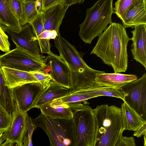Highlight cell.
Wrapping results in <instances>:
<instances>
[{
  "label": "cell",
  "mask_w": 146,
  "mask_h": 146,
  "mask_svg": "<svg viewBox=\"0 0 146 146\" xmlns=\"http://www.w3.org/2000/svg\"><path fill=\"white\" fill-rule=\"evenodd\" d=\"M130 40L122 25L111 22L99 36L90 54L112 67L114 73L125 72L128 66L127 47Z\"/></svg>",
  "instance_id": "1"
},
{
  "label": "cell",
  "mask_w": 146,
  "mask_h": 146,
  "mask_svg": "<svg viewBox=\"0 0 146 146\" xmlns=\"http://www.w3.org/2000/svg\"><path fill=\"white\" fill-rule=\"evenodd\" d=\"M54 41V46L58 50L60 57L70 71V94L99 86L95 80L96 75L105 72L95 70L89 67L76 48L60 35L57 36Z\"/></svg>",
  "instance_id": "2"
},
{
  "label": "cell",
  "mask_w": 146,
  "mask_h": 146,
  "mask_svg": "<svg viewBox=\"0 0 146 146\" xmlns=\"http://www.w3.org/2000/svg\"><path fill=\"white\" fill-rule=\"evenodd\" d=\"M93 110L96 123L94 146H115L124 130L121 108L103 104Z\"/></svg>",
  "instance_id": "3"
},
{
  "label": "cell",
  "mask_w": 146,
  "mask_h": 146,
  "mask_svg": "<svg viewBox=\"0 0 146 146\" xmlns=\"http://www.w3.org/2000/svg\"><path fill=\"white\" fill-rule=\"evenodd\" d=\"M113 0H98L86 10L84 22L79 25L78 35L86 43L91 44L93 39L99 36L112 22L114 13Z\"/></svg>",
  "instance_id": "4"
},
{
  "label": "cell",
  "mask_w": 146,
  "mask_h": 146,
  "mask_svg": "<svg viewBox=\"0 0 146 146\" xmlns=\"http://www.w3.org/2000/svg\"><path fill=\"white\" fill-rule=\"evenodd\" d=\"M68 103L72 114L74 146H94L96 123L93 109L87 101Z\"/></svg>",
  "instance_id": "5"
},
{
  "label": "cell",
  "mask_w": 146,
  "mask_h": 146,
  "mask_svg": "<svg viewBox=\"0 0 146 146\" xmlns=\"http://www.w3.org/2000/svg\"><path fill=\"white\" fill-rule=\"evenodd\" d=\"M32 120L36 127L45 131L51 146H74L72 119H53L41 113Z\"/></svg>",
  "instance_id": "6"
},
{
  "label": "cell",
  "mask_w": 146,
  "mask_h": 146,
  "mask_svg": "<svg viewBox=\"0 0 146 146\" xmlns=\"http://www.w3.org/2000/svg\"><path fill=\"white\" fill-rule=\"evenodd\" d=\"M45 56H39L19 47L0 55V65L22 71H40L48 73L49 68L45 63Z\"/></svg>",
  "instance_id": "7"
},
{
  "label": "cell",
  "mask_w": 146,
  "mask_h": 146,
  "mask_svg": "<svg viewBox=\"0 0 146 146\" xmlns=\"http://www.w3.org/2000/svg\"><path fill=\"white\" fill-rule=\"evenodd\" d=\"M121 88L125 94L123 101L146 121V74Z\"/></svg>",
  "instance_id": "8"
},
{
  "label": "cell",
  "mask_w": 146,
  "mask_h": 146,
  "mask_svg": "<svg viewBox=\"0 0 146 146\" xmlns=\"http://www.w3.org/2000/svg\"><path fill=\"white\" fill-rule=\"evenodd\" d=\"M11 89L16 111L24 113L32 108L35 100L43 89L39 82L28 83Z\"/></svg>",
  "instance_id": "9"
},
{
  "label": "cell",
  "mask_w": 146,
  "mask_h": 146,
  "mask_svg": "<svg viewBox=\"0 0 146 146\" xmlns=\"http://www.w3.org/2000/svg\"><path fill=\"white\" fill-rule=\"evenodd\" d=\"M29 116L27 112L16 111L12 115L11 124L5 141L1 146H25L27 136V123Z\"/></svg>",
  "instance_id": "10"
},
{
  "label": "cell",
  "mask_w": 146,
  "mask_h": 146,
  "mask_svg": "<svg viewBox=\"0 0 146 146\" xmlns=\"http://www.w3.org/2000/svg\"><path fill=\"white\" fill-rule=\"evenodd\" d=\"M1 25L3 31L10 35L16 47L23 49L34 55L43 56L40 54V48L37 41L34 40L35 36L32 28L29 24L22 27L21 30L19 32L13 31L9 28Z\"/></svg>",
  "instance_id": "11"
},
{
  "label": "cell",
  "mask_w": 146,
  "mask_h": 146,
  "mask_svg": "<svg viewBox=\"0 0 146 146\" xmlns=\"http://www.w3.org/2000/svg\"><path fill=\"white\" fill-rule=\"evenodd\" d=\"M44 60L45 63L48 62L51 81L69 90L70 87V71L60 56L54 54L48 55Z\"/></svg>",
  "instance_id": "12"
},
{
  "label": "cell",
  "mask_w": 146,
  "mask_h": 146,
  "mask_svg": "<svg viewBox=\"0 0 146 146\" xmlns=\"http://www.w3.org/2000/svg\"><path fill=\"white\" fill-rule=\"evenodd\" d=\"M132 36L131 52L133 58L146 69V24L135 26L131 32Z\"/></svg>",
  "instance_id": "13"
},
{
  "label": "cell",
  "mask_w": 146,
  "mask_h": 146,
  "mask_svg": "<svg viewBox=\"0 0 146 146\" xmlns=\"http://www.w3.org/2000/svg\"><path fill=\"white\" fill-rule=\"evenodd\" d=\"M68 7L60 3L42 11L44 30H54L60 35L59 28Z\"/></svg>",
  "instance_id": "14"
},
{
  "label": "cell",
  "mask_w": 146,
  "mask_h": 146,
  "mask_svg": "<svg viewBox=\"0 0 146 146\" xmlns=\"http://www.w3.org/2000/svg\"><path fill=\"white\" fill-rule=\"evenodd\" d=\"M146 0H139L125 13L122 19L125 28L132 29L141 24H146Z\"/></svg>",
  "instance_id": "15"
},
{
  "label": "cell",
  "mask_w": 146,
  "mask_h": 146,
  "mask_svg": "<svg viewBox=\"0 0 146 146\" xmlns=\"http://www.w3.org/2000/svg\"><path fill=\"white\" fill-rule=\"evenodd\" d=\"M69 94V89L51 81L48 86L37 96L32 108H39L54 99L61 98Z\"/></svg>",
  "instance_id": "16"
},
{
  "label": "cell",
  "mask_w": 146,
  "mask_h": 146,
  "mask_svg": "<svg viewBox=\"0 0 146 146\" xmlns=\"http://www.w3.org/2000/svg\"><path fill=\"white\" fill-rule=\"evenodd\" d=\"M5 86L11 88L26 83L39 82L31 72L1 67Z\"/></svg>",
  "instance_id": "17"
},
{
  "label": "cell",
  "mask_w": 146,
  "mask_h": 146,
  "mask_svg": "<svg viewBox=\"0 0 146 146\" xmlns=\"http://www.w3.org/2000/svg\"><path fill=\"white\" fill-rule=\"evenodd\" d=\"M39 109L42 114L53 119H70L72 117L69 104L62 102L60 98L54 99Z\"/></svg>",
  "instance_id": "18"
},
{
  "label": "cell",
  "mask_w": 146,
  "mask_h": 146,
  "mask_svg": "<svg viewBox=\"0 0 146 146\" xmlns=\"http://www.w3.org/2000/svg\"><path fill=\"white\" fill-rule=\"evenodd\" d=\"M137 78V76L135 75L104 72L97 74L95 80L97 83L103 86L120 88Z\"/></svg>",
  "instance_id": "19"
},
{
  "label": "cell",
  "mask_w": 146,
  "mask_h": 146,
  "mask_svg": "<svg viewBox=\"0 0 146 146\" xmlns=\"http://www.w3.org/2000/svg\"><path fill=\"white\" fill-rule=\"evenodd\" d=\"M121 108L124 130L135 131L146 122V120L125 102L122 103Z\"/></svg>",
  "instance_id": "20"
},
{
  "label": "cell",
  "mask_w": 146,
  "mask_h": 146,
  "mask_svg": "<svg viewBox=\"0 0 146 146\" xmlns=\"http://www.w3.org/2000/svg\"><path fill=\"white\" fill-rule=\"evenodd\" d=\"M0 24L12 31L19 32L22 27L11 9L10 0H0Z\"/></svg>",
  "instance_id": "21"
},
{
  "label": "cell",
  "mask_w": 146,
  "mask_h": 146,
  "mask_svg": "<svg viewBox=\"0 0 146 146\" xmlns=\"http://www.w3.org/2000/svg\"><path fill=\"white\" fill-rule=\"evenodd\" d=\"M41 1H22V13L19 22L23 27L33 20L41 11Z\"/></svg>",
  "instance_id": "22"
},
{
  "label": "cell",
  "mask_w": 146,
  "mask_h": 146,
  "mask_svg": "<svg viewBox=\"0 0 146 146\" xmlns=\"http://www.w3.org/2000/svg\"><path fill=\"white\" fill-rule=\"evenodd\" d=\"M84 90L86 92L97 96H108L120 98L124 100L125 94L120 88L107 86L92 87Z\"/></svg>",
  "instance_id": "23"
},
{
  "label": "cell",
  "mask_w": 146,
  "mask_h": 146,
  "mask_svg": "<svg viewBox=\"0 0 146 146\" xmlns=\"http://www.w3.org/2000/svg\"><path fill=\"white\" fill-rule=\"evenodd\" d=\"M94 94L87 93L84 90L77 91L60 98L63 102L67 103L84 102L88 100L98 97Z\"/></svg>",
  "instance_id": "24"
},
{
  "label": "cell",
  "mask_w": 146,
  "mask_h": 146,
  "mask_svg": "<svg viewBox=\"0 0 146 146\" xmlns=\"http://www.w3.org/2000/svg\"><path fill=\"white\" fill-rule=\"evenodd\" d=\"M139 0H117L113 7L114 13L121 20L127 11Z\"/></svg>",
  "instance_id": "25"
},
{
  "label": "cell",
  "mask_w": 146,
  "mask_h": 146,
  "mask_svg": "<svg viewBox=\"0 0 146 146\" xmlns=\"http://www.w3.org/2000/svg\"><path fill=\"white\" fill-rule=\"evenodd\" d=\"M12 120V115L0 105V131H8Z\"/></svg>",
  "instance_id": "26"
},
{
  "label": "cell",
  "mask_w": 146,
  "mask_h": 146,
  "mask_svg": "<svg viewBox=\"0 0 146 146\" xmlns=\"http://www.w3.org/2000/svg\"><path fill=\"white\" fill-rule=\"evenodd\" d=\"M29 24L31 26L35 36L38 35L44 31L42 11H40L36 17Z\"/></svg>",
  "instance_id": "27"
},
{
  "label": "cell",
  "mask_w": 146,
  "mask_h": 146,
  "mask_svg": "<svg viewBox=\"0 0 146 146\" xmlns=\"http://www.w3.org/2000/svg\"><path fill=\"white\" fill-rule=\"evenodd\" d=\"M41 84L43 89L46 88L51 81L50 74L44 72L36 71L31 72Z\"/></svg>",
  "instance_id": "28"
},
{
  "label": "cell",
  "mask_w": 146,
  "mask_h": 146,
  "mask_svg": "<svg viewBox=\"0 0 146 146\" xmlns=\"http://www.w3.org/2000/svg\"><path fill=\"white\" fill-rule=\"evenodd\" d=\"M10 46L8 36L0 24V50L4 52H7L10 50Z\"/></svg>",
  "instance_id": "29"
},
{
  "label": "cell",
  "mask_w": 146,
  "mask_h": 146,
  "mask_svg": "<svg viewBox=\"0 0 146 146\" xmlns=\"http://www.w3.org/2000/svg\"><path fill=\"white\" fill-rule=\"evenodd\" d=\"M10 3L13 14L19 21L22 13V1L19 0H10Z\"/></svg>",
  "instance_id": "30"
},
{
  "label": "cell",
  "mask_w": 146,
  "mask_h": 146,
  "mask_svg": "<svg viewBox=\"0 0 146 146\" xmlns=\"http://www.w3.org/2000/svg\"><path fill=\"white\" fill-rule=\"evenodd\" d=\"M135 140L132 137L123 136L121 135L115 146H136Z\"/></svg>",
  "instance_id": "31"
},
{
  "label": "cell",
  "mask_w": 146,
  "mask_h": 146,
  "mask_svg": "<svg viewBox=\"0 0 146 146\" xmlns=\"http://www.w3.org/2000/svg\"><path fill=\"white\" fill-rule=\"evenodd\" d=\"M36 127L34 124L32 118L29 116L27 123V136L25 146H33L32 136Z\"/></svg>",
  "instance_id": "32"
},
{
  "label": "cell",
  "mask_w": 146,
  "mask_h": 146,
  "mask_svg": "<svg viewBox=\"0 0 146 146\" xmlns=\"http://www.w3.org/2000/svg\"><path fill=\"white\" fill-rule=\"evenodd\" d=\"M58 35L56 31L54 30H44L38 35L34 36V40H36L39 39H54Z\"/></svg>",
  "instance_id": "33"
},
{
  "label": "cell",
  "mask_w": 146,
  "mask_h": 146,
  "mask_svg": "<svg viewBox=\"0 0 146 146\" xmlns=\"http://www.w3.org/2000/svg\"><path fill=\"white\" fill-rule=\"evenodd\" d=\"M63 0H40L41 11L55 5L62 3Z\"/></svg>",
  "instance_id": "34"
},
{
  "label": "cell",
  "mask_w": 146,
  "mask_h": 146,
  "mask_svg": "<svg viewBox=\"0 0 146 146\" xmlns=\"http://www.w3.org/2000/svg\"><path fill=\"white\" fill-rule=\"evenodd\" d=\"M146 135V122L135 131L133 135L138 138Z\"/></svg>",
  "instance_id": "35"
},
{
  "label": "cell",
  "mask_w": 146,
  "mask_h": 146,
  "mask_svg": "<svg viewBox=\"0 0 146 146\" xmlns=\"http://www.w3.org/2000/svg\"><path fill=\"white\" fill-rule=\"evenodd\" d=\"M85 0H63L62 4L64 6L69 7L72 5L82 4Z\"/></svg>",
  "instance_id": "36"
},
{
  "label": "cell",
  "mask_w": 146,
  "mask_h": 146,
  "mask_svg": "<svg viewBox=\"0 0 146 146\" xmlns=\"http://www.w3.org/2000/svg\"><path fill=\"white\" fill-rule=\"evenodd\" d=\"M8 131H0V146H1L2 143L6 140Z\"/></svg>",
  "instance_id": "37"
},
{
  "label": "cell",
  "mask_w": 146,
  "mask_h": 146,
  "mask_svg": "<svg viewBox=\"0 0 146 146\" xmlns=\"http://www.w3.org/2000/svg\"><path fill=\"white\" fill-rule=\"evenodd\" d=\"M25 2H36L40 1V0H19Z\"/></svg>",
  "instance_id": "38"
},
{
  "label": "cell",
  "mask_w": 146,
  "mask_h": 146,
  "mask_svg": "<svg viewBox=\"0 0 146 146\" xmlns=\"http://www.w3.org/2000/svg\"><path fill=\"white\" fill-rule=\"evenodd\" d=\"M144 145L145 146L146 145V135H144Z\"/></svg>",
  "instance_id": "39"
}]
</instances>
